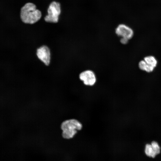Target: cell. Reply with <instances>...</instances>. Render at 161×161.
<instances>
[{
  "mask_svg": "<svg viewBox=\"0 0 161 161\" xmlns=\"http://www.w3.org/2000/svg\"><path fill=\"white\" fill-rule=\"evenodd\" d=\"M41 16V12L36 9L35 5L32 3L26 4L21 9V19L25 23H35L39 20Z\"/></svg>",
  "mask_w": 161,
  "mask_h": 161,
  "instance_id": "obj_1",
  "label": "cell"
},
{
  "mask_svg": "<svg viewBox=\"0 0 161 161\" xmlns=\"http://www.w3.org/2000/svg\"><path fill=\"white\" fill-rule=\"evenodd\" d=\"M82 127V124L78 120L74 119L67 120L63 121L61 125L62 136L65 139L73 138L78 131Z\"/></svg>",
  "mask_w": 161,
  "mask_h": 161,
  "instance_id": "obj_2",
  "label": "cell"
},
{
  "mask_svg": "<svg viewBox=\"0 0 161 161\" xmlns=\"http://www.w3.org/2000/svg\"><path fill=\"white\" fill-rule=\"evenodd\" d=\"M61 13L60 3L55 1L50 4L47 9L48 15L44 17L45 21L49 23H56L58 21Z\"/></svg>",
  "mask_w": 161,
  "mask_h": 161,
  "instance_id": "obj_3",
  "label": "cell"
},
{
  "mask_svg": "<svg viewBox=\"0 0 161 161\" xmlns=\"http://www.w3.org/2000/svg\"><path fill=\"white\" fill-rule=\"evenodd\" d=\"M115 32L118 36L129 40L133 38L134 34L133 29L129 26L124 24L118 25L116 28Z\"/></svg>",
  "mask_w": 161,
  "mask_h": 161,
  "instance_id": "obj_4",
  "label": "cell"
},
{
  "mask_svg": "<svg viewBox=\"0 0 161 161\" xmlns=\"http://www.w3.org/2000/svg\"><path fill=\"white\" fill-rule=\"evenodd\" d=\"M38 58L46 66L50 63L51 53L50 49L47 46H42L37 49L36 53Z\"/></svg>",
  "mask_w": 161,
  "mask_h": 161,
  "instance_id": "obj_5",
  "label": "cell"
},
{
  "mask_svg": "<svg viewBox=\"0 0 161 161\" xmlns=\"http://www.w3.org/2000/svg\"><path fill=\"white\" fill-rule=\"evenodd\" d=\"M79 78L83 83L87 86H92L97 81L95 73L90 70H85L81 72L79 75Z\"/></svg>",
  "mask_w": 161,
  "mask_h": 161,
  "instance_id": "obj_6",
  "label": "cell"
},
{
  "mask_svg": "<svg viewBox=\"0 0 161 161\" xmlns=\"http://www.w3.org/2000/svg\"><path fill=\"white\" fill-rule=\"evenodd\" d=\"M138 66L141 70L150 73L153 72L154 68L148 64L144 60L140 61L138 64Z\"/></svg>",
  "mask_w": 161,
  "mask_h": 161,
  "instance_id": "obj_7",
  "label": "cell"
},
{
  "mask_svg": "<svg viewBox=\"0 0 161 161\" xmlns=\"http://www.w3.org/2000/svg\"><path fill=\"white\" fill-rule=\"evenodd\" d=\"M144 60L148 65L155 68L157 66V61L156 58L154 56L149 55L145 57Z\"/></svg>",
  "mask_w": 161,
  "mask_h": 161,
  "instance_id": "obj_8",
  "label": "cell"
},
{
  "mask_svg": "<svg viewBox=\"0 0 161 161\" xmlns=\"http://www.w3.org/2000/svg\"><path fill=\"white\" fill-rule=\"evenodd\" d=\"M145 153L147 156L154 158L156 155L154 152L151 145L147 144L145 145Z\"/></svg>",
  "mask_w": 161,
  "mask_h": 161,
  "instance_id": "obj_9",
  "label": "cell"
},
{
  "mask_svg": "<svg viewBox=\"0 0 161 161\" xmlns=\"http://www.w3.org/2000/svg\"><path fill=\"white\" fill-rule=\"evenodd\" d=\"M151 145L156 155L159 154L160 152V147L158 143L154 141L152 142Z\"/></svg>",
  "mask_w": 161,
  "mask_h": 161,
  "instance_id": "obj_10",
  "label": "cell"
},
{
  "mask_svg": "<svg viewBox=\"0 0 161 161\" xmlns=\"http://www.w3.org/2000/svg\"><path fill=\"white\" fill-rule=\"evenodd\" d=\"M129 40L127 38H121L120 41L122 44H126L128 43Z\"/></svg>",
  "mask_w": 161,
  "mask_h": 161,
  "instance_id": "obj_11",
  "label": "cell"
}]
</instances>
